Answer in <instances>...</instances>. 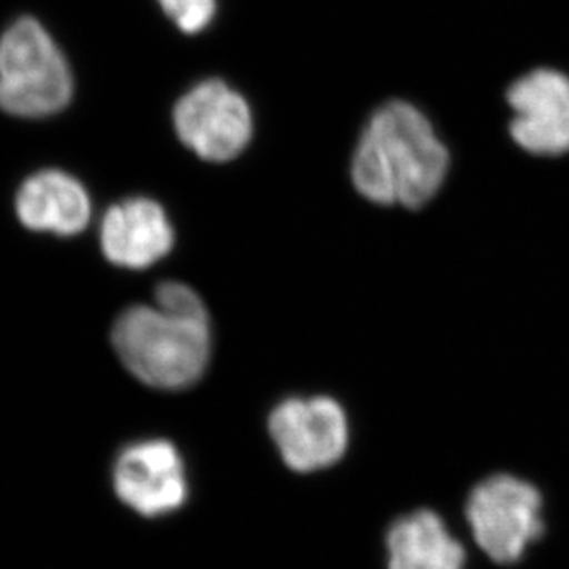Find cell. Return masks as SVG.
Here are the masks:
<instances>
[{"mask_svg":"<svg viewBox=\"0 0 569 569\" xmlns=\"http://www.w3.org/2000/svg\"><path fill=\"white\" fill-rule=\"evenodd\" d=\"M450 168V153L420 109L391 100L375 111L352 159V181L377 204L419 209L436 198Z\"/></svg>","mask_w":569,"mask_h":569,"instance_id":"obj_1","label":"cell"},{"mask_svg":"<svg viewBox=\"0 0 569 569\" xmlns=\"http://www.w3.org/2000/svg\"><path fill=\"white\" fill-rule=\"evenodd\" d=\"M113 345L129 372L146 386L184 389L209 366V313L189 286L164 282L156 307H131L117 319Z\"/></svg>","mask_w":569,"mask_h":569,"instance_id":"obj_2","label":"cell"},{"mask_svg":"<svg viewBox=\"0 0 569 569\" xmlns=\"http://www.w3.org/2000/svg\"><path fill=\"white\" fill-rule=\"evenodd\" d=\"M74 80L63 52L41 22L22 17L0 38V109L44 119L69 106Z\"/></svg>","mask_w":569,"mask_h":569,"instance_id":"obj_3","label":"cell"},{"mask_svg":"<svg viewBox=\"0 0 569 569\" xmlns=\"http://www.w3.org/2000/svg\"><path fill=\"white\" fill-rule=\"evenodd\" d=\"M465 512L473 540L496 565H515L542 537L540 490L510 473H496L476 485Z\"/></svg>","mask_w":569,"mask_h":569,"instance_id":"obj_4","label":"cell"},{"mask_svg":"<svg viewBox=\"0 0 569 569\" xmlns=\"http://www.w3.org/2000/svg\"><path fill=\"white\" fill-rule=\"evenodd\" d=\"M178 137L199 159L231 161L248 148L253 114L242 94L220 80L193 87L173 109Z\"/></svg>","mask_w":569,"mask_h":569,"instance_id":"obj_5","label":"cell"},{"mask_svg":"<svg viewBox=\"0 0 569 569\" xmlns=\"http://www.w3.org/2000/svg\"><path fill=\"white\" fill-rule=\"evenodd\" d=\"M269 433L286 465L310 473L333 467L349 448V419L330 397L288 398L269 415Z\"/></svg>","mask_w":569,"mask_h":569,"instance_id":"obj_6","label":"cell"},{"mask_svg":"<svg viewBox=\"0 0 569 569\" xmlns=\"http://www.w3.org/2000/svg\"><path fill=\"white\" fill-rule=\"evenodd\" d=\"M512 109L510 134L532 156L569 151V78L559 70L538 69L515 81L507 92Z\"/></svg>","mask_w":569,"mask_h":569,"instance_id":"obj_7","label":"cell"},{"mask_svg":"<svg viewBox=\"0 0 569 569\" xmlns=\"http://www.w3.org/2000/svg\"><path fill=\"white\" fill-rule=\"evenodd\" d=\"M113 485L120 500L146 518L181 509L189 498L183 459L161 439L126 448L114 462Z\"/></svg>","mask_w":569,"mask_h":569,"instance_id":"obj_8","label":"cell"},{"mask_svg":"<svg viewBox=\"0 0 569 569\" xmlns=\"http://www.w3.org/2000/svg\"><path fill=\"white\" fill-rule=\"evenodd\" d=\"M173 227L157 201L126 199L106 212L100 229L102 251L109 262L126 269L150 268L173 248Z\"/></svg>","mask_w":569,"mask_h":569,"instance_id":"obj_9","label":"cell"},{"mask_svg":"<svg viewBox=\"0 0 569 569\" xmlns=\"http://www.w3.org/2000/svg\"><path fill=\"white\" fill-rule=\"evenodd\" d=\"M16 210L27 229L72 237L91 220V199L86 187L69 173L43 170L22 183Z\"/></svg>","mask_w":569,"mask_h":569,"instance_id":"obj_10","label":"cell"},{"mask_svg":"<svg viewBox=\"0 0 569 569\" xmlns=\"http://www.w3.org/2000/svg\"><path fill=\"white\" fill-rule=\"evenodd\" d=\"M387 569H465L467 551L430 509L398 518L386 535Z\"/></svg>","mask_w":569,"mask_h":569,"instance_id":"obj_11","label":"cell"},{"mask_svg":"<svg viewBox=\"0 0 569 569\" xmlns=\"http://www.w3.org/2000/svg\"><path fill=\"white\" fill-rule=\"evenodd\" d=\"M159 4L184 33L203 32L216 16V0H159Z\"/></svg>","mask_w":569,"mask_h":569,"instance_id":"obj_12","label":"cell"}]
</instances>
